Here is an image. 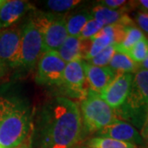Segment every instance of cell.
<instances>
[{
  "label": "cell",
  "instance_id": "cell-1",
  "mask_svg": "<svg viewBox=\"0 0 148 148\" xmlns=\"http://www.w3.org/2000/svg\"><path fill=\"white\" fill-rule=\"evenodd\" d=\"M36 130V148H74L82 133L78 107L65 97L53 99L43 107Z\"/></svg>",
  "mask_w": 148,
  "mask_h": 148
},
{
  "label": "cell",
  "instance_id": "cell-2",
  "mask_svg": "<svg viewBox=\"0 0 148 148\" xmlns=\"http://www.w3.org/2000/svg\"><path fill=\"white\" fill-rule=\"evenodd\" d=\"M29 109L16 98L0 96V148H17L31 130Z\"/></svg>",
  "mask_w": 148,
  "mask_h": 148
},
{
  "label": "cell",
  "instance_id": "cell-3",
  "mask_svg": "<svg viewBox=\"0 0 148 148\" xmlns=\"http://www.w3.org/2000/svg\"><path fill=\"white\" fill-rule=\"evenodd\" d=\"M85 126L90 131H100L119 121L117 112L101 97L99 93L90 89L82 99L81 106Z\"/></svg>",
  "mask_w": 148,
  "mask_h": 148
},
{
  "label": "cell",
  "instance_id": "cell-4",
  "mask_svg": "<svg viewBox=\"0 0 148 148\" xmlns=\"http://www.w3.org/2000/svg\"><path fill=\"white\" fill-rule=\"evenodd\" d=\"M32 20L36 24L42 33L44 53L58 51L69 36L65 18L41 13Z\"/></svg>",
  "mask_w": 148,
  "mask_h": 148
},
{
  "label": "cell",
  "instance_id": "cell-5",
  "mask_svg": "<svg viewBox=\"0 0 148 148\" xmlns=\"http://www.w3.org/2000/svg\"><path fill=\"white\" fill-rule=\"evenodd\" d=\"M44 54L42 33L31 20L21 30L19 66L32 68Z\"/></svg>",
  "mask_w": 148,
  "mask_h": 148
},
{
  "label": "cell",
  "instance_id": "cell-6",
  "mask_svg": "<svg viewBox=\"0 0 148 148\" xmlns=\"http://www.w3.org/2000/svg\"><path fill=\"white\" fill-rule=\"evenodd\" d=\"M148 103V70L140 69L133 76L131 90L123 107V115L138 116L143 110L146 115V106Z\"/></svg>",
  "mask_w": 148,
  "mask_h": 148
},
{
  "label": "cell",
  "instance_id": "cell-7",
  "mask_svg": "<svg viewBox=\"0 0 148 148\" xmlns=\"http://www.w3.org/2000/svg\"><path fill=\"white\" fill-rule=\"evenodd\" d=\"M66 64L57 51L44 53L38 61L36 82L41 85H61Z\"/></svg>",
  "mask_w": 148,
  "mask_h": 148
},
{
  "label": "cell",
  "instance_id": "cell-8",
  "mask_svg": "<svg viewBox=\"0 0 148 148\" xmlns=\"http://www.w3.org/2000/svg\"><path fill=\"white\" fill-rule=\"evenodd\" d=\"M21 30L11 27L0 31V64L4 68L19 66Z\"/></svg>",
  "mask_w": 148,
  "mask_h": 148
},
{
  "label": "cell",
  "instance_id": "cell-9",
  "mask_svg": "<svg viewBox=\"0 0 148 148\" xmlns=\"http://www.w3.org/2000/svg\"><path fill=\"white\" fill-rule=\"evenodd\" d=\"M85 61L77 60L66 64L64 69L62 85L71 96L82 98L86 95L88 90H86V73Z\"/></svg>",
  "mask_w": 148,
  "mask_h": 148
},
{
  "label": "cell",
  "instance_id": "cell-10",
  "mask_svg": "<svg viewBox=\"0 0 148 148\" xmlns=\"http://www.w3.org/2000/svg\"><path fill=\"white\" fill-rule=\"evenodd\" d=\"M132 73L118 75L114 80L100 93L101 97L113 109H119L127 100L131 90Z\"/></svg>",
  "mask_w": 148,
  "mask_h": 148
},
{
  "label": "cell",
  "instance_id": "cell-11",
  "mask_svg": "<svg viewBox=\"0 0 148 148\" xmlns=\"http://www.w3.org/2000/svg\"><path fill=\"white\" fill-rule=\"evenodd\" d=\"M99 135L101 138H111L134 145H142L143 143V138L135 127L119 120L100 130Z\"/></svg>",
  "mask_w": 148,
  "mask_h": 148
},
{
  "label": "cell",
  "instance_id": "cell-12",
  "mask_svg": "<svg viewBox=\"0 0 148 148\" xmlns=\"http://www.w3.org/2000/svg\"><path fill=\"white\" fill-rule=\"evenodd\" d=\"M32 8V4L27 1L4 0L0 6V31L12 27Z\"/></svg>",
  "mask_w": 148,
  "mask_h": 148
},
{
  "label": "cell",
  "instance_id": "cell-13",
  "mask_svg": "<svg viewBox=\"0 0 148 148\" xmlns=\"http://www.w3.org/2000/svg\"><path fill=\"white\" fill-rule=\"evenodd\" d=\"M86 79L90 86V89L97 93H101L116 77V73L109 66L98 67L88 63H85Z\"/></svg>",
  "mask_w": 148,
  "mask_h": 148
},
{
  "label": "cell",
  "instance_id": "cell-14",
  "mask_svg": "<svg viewBox=\"0 0 148 148\" xmlns=\"http://www.w3.org/2000/svg\"><path fill=\"white\" fill-rule=\"evenodd\" d=\"M90 13L92 18L101 22L104 27L116 24L125 27L135 26L133 20L123 9H111L98 4L91 9Z\"/></svg>",
  "mask_w": 148,
  "mask_h": 148
},
{
  "label": "cell",
  "instance_id": "cell-15",
  "mask_svg": "<svg viewBox=\"0 0 148 148\" xmlns=\"http://www.w3.org/2000/svg\"><path fill=\"white\" fill-rule=\"evenodd\" d=\"M65 63H70L83 58L82 40L78 37L68 36L57 51Z\"/></svg>",
  "mask_w": 148,
  "mask_h": 148
},
{
  "label": "cell",
  "instance_id": "cell-16",
  "mask_svg": "<svg viewBox=\"0 0 148 148\" xmlns=\"http://www.w3.org/2000/svg\"><path fill=\"white\" fill-rule=\"evenodd\" d=\"M109 67L116 73L117 75L123 73H137L140 70L139 64H136L124 53L116 52L110 60Z\"/></svg>",
  "mask_w": 148,
  "mask_h": 148
},
{
  "label": "cell",
  "instance_id": "cell-17",
  "mask_svg": "<svg viewBox=\"0 0 148 148\" xmlns=\"http://www.w3.org/2000/svg\"><path fill=\"white\" fill-rule=\"evenodd\" d=\"M90 19H92L90 11H82L65 19L67 32L69 36H79L80 33L86 23L90 21Z\"/></svg>",
  "mask_w": 148,
  "mask_h": 148
},
{
  "label": "cell",
  "instance_id": "cell-18",
  "mask_svg": "<svg viewBox=\"0 0 148 148\" xmlns=\"http://www.w3.org/2000/svg\"><path fill=\"white\" fill-rule=\"evenodd\" d=\"M111 45H114L113 39L101 30L95 36L90 38V48L85 59L90 60V58H94L104 49Z\"/></svg>",
  "mask_w": 148,
  "mask_h": 148
},
{
  "label": "cell",
  "instance_id": "cell-19",
  "mask_svg": "<svg viewBox=\"0 0 148 148\" xmlns=\"http://www.w3.org/2000/svg\"><path fill=\"white\" fill-rule=\"evenodd\" d=\"M145 38V35L139 28L135 26L125 27V36L123 40L119 45H115L117 52L123 53L134 45L139 40Z\"/></svg>",
  "mask_w": 148,
  "mask_h": 148
},
{
  "label": "cell",
  "instance_id": "cell-20",
  "mask_svg": "<svg viewBox=\"0 0 148 148\" xmlns=\"http://www.w3.org/2000/svg\"><path fill=\"white\" fill-rule=\"evenodd\" d=\"M132 59L136 64H140L147 58L148 56V39L147 37L139 40L130 49L123 53Z\"/></svg>",
  "mask_w": 148,
  "mask_h": 148
},
{
  "label": "cell",
  "instance_id": "cell-21",
  "mask_svg": "<svg viewBox=\"0 0 148 148\" xmlns=\"http://www.w3.org/2000/svg\"><path fill=\"white\" fill-rule=\"evenodd\" d=\"M88 146L90 148H138L132 143L101 137L91 138L88 142Z\"/></svg>",
  "mask_w": 148,
  "mask_h": 148
},
{
  "label": "cell",
  "instance_id": "cell-22",
  "mask_svg": "<svg viewBox=\"0 0 148 148\" xmlns=\"http://www.w3.org/2000/svg\"><path fill=\"white\" fill-rule=\"evenodd\" d=\"M116 48L115 45H111L108 47L104 49L101 52L95 55L94 58H90V63L88 64L94 65V66H98V67H106L108 66L110 60L116 53Z\"/></svg>",
  "mask_w": 148,
  "mask_h": 148
},
{
  "label": "cell",
  "instance_id": "cell-23",
  "mask_svg": "<svg viewBox=\"0 0 148 148\" xmlns=\"http://www.w3.org/2000/svg\"><path fill=\"white\" fill-rule=\"evenodd\" d=\"M80 3V0H49L45 4L49 10L54 12H63L72 9Z\"/></svg>",
  "mask_w": 148,
  "mask_h": 148
},
{
  "label": "cell",
  "instance_id": "cell-24",
  "mask_svg": "<svg viewBox=\"0 0 148 148\" xmlns=\"http://www.w3.org/2000/svg\"><path fill=\"white\" fill-rule=\"evenodd\" d=\"M103 27H104V26L101 24V22H99L98 21L92 18L86 23V25L82 28V32L80 33L78 38H80L81 40L90 39L93 36H95Z\"/></svg>",
  "mask_w": 148,
  "mask_h": 148
},
{
  "label": "cell",
  "instance_id": "cell-25",
  "mask_svg": "<svg viewBox=\"0 0 148 148\" xmlns=\"http://www.w3.org/2000/svg\"><path fill=\"white\" fill-rule=\"evenodd\" d=\"M100 4L111 9H123L127 12L129 8L128 6L131 4V1L127 2L125 0H103L100 2Z\"/></svg>",
  "mask_w": 148,
  "mask_h": 148
},
{
  "label": "cell",
  "instance_id": "cell-26",
  "mask_svg": "<svg viewBox=\"0 0 148 148\" xmlns=\"http://www.w3.org/2000/svg\"><path fill=\"white\" fill-rule=\"evenodd\" d=\"M136 24L140 27L142 32H145L148 35V16L146 13L138 12L135 16Z\"/></svg>",
  "mask_w": 148,
  "mask_h": 148
},
{
  "label": "cell",
  "instance_id": "cell-27",
  "mask_svg": "<svg viewBox=\"0 0 148 148\" xmlns=\"http://www.w3.org/2000/svg\"><path fill=\"white\" fill-rule=\"evenodd\" d=\"M133 6L137 7L141 11L140 12L148 13V0H139L133 1Z\"/></svg>",
  "mask_w": 148,
  "mask_h": 148
},
{
  "label": "cell",
  "instance_id": "cell-28",
  "mask_svg": "<svg viewBox=\"0 0 148 148\" xmlns=\"http://www.w3.org/2000/svg\"><path fill=\"white\" fill-rule=\"evenodd\" d=\"M140 135H141L143 141L148 145V120L144 122L143 127H142V129H141Z\"/></svg>",
  "mask_w": 148,
  "mask_h": 148
},
{
  "label": "cell",
  "instance_id": "cell-29",
  "mask_svg": "<svg viewBox=\"0 0 148 148\" xmlns=\"http://www.w3.org/2000/svg\"><path fill=\"white\" fill-rule=\"evenodd\" d=\"M139 68H140V69H146V70H148V56L147 58H146L142 64H139Z\"/></svg>",
  "mask_w": 148,
  "mask_h": 148
},
{
  "label": "cell",
  "instance_id": "cell-30",
  "mask_svg": "<svg viewBox=\"0 0 148 148\" xmlns=\"http://www.w3.org/2000/svg\"><path fill=\"white\" fill-rule=\"evenodd\" d=\"M17 148H31V147H30V146L28 145V143H26V142H25V143H22L21 146H20V147H18Z\"/></svg>",
  "mask_w": 148,
  "mask_h": 148
},
{
  "label": "cell",
  "instance_id": "cell-31",
  "mask_svg": "<svg viewBox=\"0 0 148 148\" xmlns=\"http://www.w3.org/2000/svg\"><path fill=\"white\" fill-rule=\"evenodd\" d=\"M6 68H4L3 65H1L0 64V77H2L3 76V74L4 73V70H5Z\"/></svg>",
  "mask_w": 148,
  "mask_h": 148
},
{
  "label": "cell",
  "instance_id": "cell-32",
  "mask_svg": "<svg viewBox=\"0 0 148 148\" xmlns=\"http://www.w3.org/2000/svg\"><path fill=\"white\" fill-rule=\"evenodd\" d=\"M145 112H146V119H145V122H146L148 120V103H147V105L146 106Z\"/></svg>",
  "mask_w": 148,
  "mask_h": 148
},
{
  "label": "cell",
  "instance_id": "cell-33",
  "mask_svg": "<svg viewBox=\"0 0 148 148\" xmlns=\"http://www.w3.org/2000/svg\"><path fill=\"white\" fill-rule=\"evenodd\" d=\"M146 14H147V16H148V13H146Z\"/></svg>",
  "mask_w": 148,
  "mask_h": 148
}]
</instances>
